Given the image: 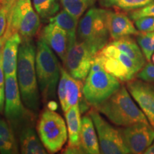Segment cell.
<instances>
[{"mask_svg":"<svg viewBox=\"0 0 154 154\" xmlns=\"http://www.w3.org/2000/svg\"><path fill=\"white\" fill-rule=\"evenodd\" d=\"M35 59L36 46L32 39L22 41L19 50L17 82L23 103L32 112H37L40 107Z\"/></svg>","mask_w":154,"mask_h":154,"instance_id":"obj_1","label":"cell"},{"mask_svg":"<svg viewBox=\"0 0 154 154\" xmlns=\"http://www.w3.org/2000/svg\"><path fill=\"white\" fill-rule=\"evenodd\" d=\"M95 109L119 126L126 127L140 122L149 124L145 114L124 86Z\"/></svg>","mask_w":154,"mask_h":154,"instance_id":"obj_2","label":"cell"},{"mask_svg":"<svg viewBox=\"0 0 154 154\" xmlns=\"http://www.w3.org/2000/svg\"><path fill=\"white\" fill-rule=\"evenodd\" d=\"M36 72L42 100L50 101L56 97L61 75V66L54 51L39 37L36 46Z\"/></svg>","mask_w":154,"mask_h":154,"instance_id":"obj_3","label":"cell"},{"mask_svg":"<svg viewBox=\"0 0 154 154\" xmlns=\"http://www.w3.org/2000/svg\"><path fill=\"white\" fill-rule=\"evenodd\" d=\"M121 86L118 79L107 72L95 56L83 85V94L88 105L96 107L118 91Z\"/></svg>","mask_w":154,"mask_h":154,"instance_id":"obj_4","label":"cell"},{"mask_svg":"<svg viewBox=\"0 0 154 154\" xmlns=\"http://www.w3.org/2000/svg\"><path fill=\"white\" fill-rule=\"evenodd\" d=\"M109 10L93 7L80 19L77 29V39L85 42L96 52L108 44L110 34L108 27Z\"/></svg>","mask_w":154,"mask_h":154,"instance_id":"obj_5","label":"cell"},{"mask_svg":"<svg viewBox=\"0 0 154 154\" xmlns=\"http://www.w3.org/2000/svg\"><path fill=\"white\" fill-rule=\"evenodd\" d=\"M37 134L49 153L60 151L68 139V130L64 120L49 108L44 109L38 118Z\"/></svg>","mask_w":154,"mask_h":154,"instance_id":"obj_6","label":"cell"},{"mask_svg":"<svg viewBox=\"0 0 154 154\" xmlns=\"http://www.w3.org/2000/svg\"><path fill=\"white\" fill-rule=\"evenodd\" d=\"M40 17L32 5V0H15L9 15L7 28L18 32L24 40H30L39 31Z\"/></svg>","mask_w":154,"mask_h":154,"instance_id":"obj_7","label":"cell"},{"mask_svg":"<svg viewBox=\"0 0 154 154\" xmlns=\"http://www.w3.org/2000/svg\"><path fill=\"white\" fill-rule=\"evenodd\" d=\"M96 57L101 61L107 72L121 82H128L133 79L142 69L111 43H108L98 51Z\"/></svg>","mask_w":154,"mask_h":154,"instance_id":"obj_8","label":"cell"},{"mask_svg":"<svg viewBox=\"0 0 154 154\" xmlns=\"http://www.w3.org/2000/svg\"><path fill=\"white\" fill-rule=\"evenodd\" d=\"M5 115L11 127L19 129L31 123L33 112L25 106L21 97L17 74L5 76Z\"/></svg>","mask_w":154,"mask_h":154,"instance_id":"obj_9","label":"cell"},{"mask_svg":"<svg viewBox=\"0 0 154 154\" xmlns=\"http://www.w3.org/2000/svg\"><path fill=\"white\" fill-rule=\"evenodd\" d=\"M88 114L91 117L95 126L101 153H130L124 144L121 130L116 129L106 121L96 109H91Z\"/></svg>","mask_w":154,"mask_h":154,"instance_id":"obj_10","label":"cell"},{"mask_svg":"<svg viewBox=\"0 0 154 154\" xmlns=\"http://www.w3.org/2000/svg\"><path fill=\"white\" fill-rule=\"evenodd\" d=\"M96 53L85 42L77 39L69 48L63 62L64 68L74 79L84 81L90 72Z\"/></svg>","mask_w":154,"mask_h":154,"instance_id":"obj_11","label":"cell"},{"mask_svg":"<svg viewBox=\"0 0 154 154\" xmlns=\"http://www.w3.org/2000/svg\"><path fill=\"white\" fill-rule=\"evenodd\" d=\"M57 94L63 112L71 107L79 105L81 113L88 109V103L83 94L82 81L77 80L69 74L66 69L61 67V75L57 87Z\"/></svg>","mask_w":154,"mask_h":154,"instance_id":"obj_12","label":"cell"},{"mask_svg":"<svg viewBox=\"0 0 154 154\" xmlns=\"http://www.w3.org/2000/svg\"><path fill=\"white\" fill-rule=\"evenodd\" d=\"M120 130L130 153H143L154 140V128L150 124L140 122Z\"/></svg>","mask_w":154,"mask_h":154,"instance_id":"obj_13","label":"cell"},{"mask_svg":"<svg viewBox=\"0 0 154 154\" xmlns=\"http://www.w3.org/2000/svg\"><path fill=\"white\" fill-rule=\"evenodd\" d=\"M127 82V89L154 128V86L140 79Z\"/></svg>","mask_w":154,"mask_h":154,"instance_id":"obj_14","label":"cell"},{"mask_svg":"<svg viewBox=\"0 0 154 154\" xmlns=\"http://www.w3.org/2000/svg\"><path fill=\"white\" fill-rule=\"evenodd\" d=\"M40 37L63 62L70 46V41L66 32L57 25L49 22L42 29Z\"/></svg>","mask_w":154,"mask_h":154,"instance_id":"obj_15","label":"cell"},{"mask_svg":"<svg viewBox=\"0 0 154 154\" xmlns=\"http://www.w3.org/2000/svg\"><path fill=\"white\" fill-rule=\"evenodd\" d=\"M81 111L79 105L71 107L65 112L69 143L63 153H83L80 147V134L82 130Z\"/></svg>","mask_w":154,"mask_h":154,"instance_id":"obj_16","label":"cell"},{"mask_svg":"<svg viewBox=\"0 0 154 154\" xmlns=\"http://www.w3.org/2000/svg\"><path fill=\"white\" fill-rule=\"evenodd\" d=\"M108 27L110 37L113 40L138 34L130 17L120 11H109Z\"/></svg>","mask_w":154,"mask_h":154,"instance_id":"obj_17","label":"cell"},{"mask_svg":"<svg viewBox=\"0 0 154 154\" xmlns=\"http://www.w3.org/2000/svg\"><path fill=\"white\" fill-rule=\"evenodd\" d=\"M19 142L20 151L23 154L48 153L32 123H28L20 127Z\"/></svg>","mask_w":154,"mask_h":154,"instance_id":"obj_18","label":"cell"},{"mask_svg":"<svg viewBox=\"0 0 154 154\" xmlns=\"http://www.w3.org/2000/svg\"><path fill=\"white\" fill-rule=\"evenodd\" d=\"M22 38L18 32H14L7 40L3 49L2 61L5 76L17 74L19 50Z\"/></svg>","mask_w":154,"mask_h":154,"instance_id":"obj_19","label":"cell"},{"mask_svg":"<svg viewBox=\"0 0 154 154\" xmlns=\"http://www.w3.org/2000/svg\"><path fill=\"white\" fill-rule=\"evenodd\" d=\"M80 147L83 153H101L99 139L95 126L89 114L82 119V130L80 134Z\"/></svg>","mask_w":154,"mask_h":154,"instance_id":"obj_20","label":"cell"},{"mask_svg":"<svg viewBox=\"0 0 154 154\" xmlns=\"http://www.w3.org/2000/svg\"><path fill=\"white\" fill-rule=\"evenodd\" d=\"M111 43L116 46L121 51L126 54L127 56H128L141 68H143L144 65L146 64V59L141 49L138 44L134 41V38L130 37V36L113 40Z\"/></svg>","mask_w":154,"mask_h":154,"instance_id":"obj_21","label":"cell"},{"mask_svg":"<svg viewBox=\"0 0 154 154\" xmlns=\"http://www.w3.org/2000/svg\"><path fill=\"white\" fill-rule=\"evenodd\" d=\"M19 153L18 143L10 124L0 116V153Z\"/></svg>","mask_w":154,"mask_h":154,"instance_id":"obj_22","label":"cell"},{"mask_svg":"<svg viewBox=\"0 0 154 154\" xmlns=\"http://www.w3.org/2000/svg\"><path fill=\"white\" fill-rule=\"evenodd\" d=\"M49 20L50 23L57 25L66 32L70 41V45L76 41L79 19L63 9L54 17H51Z\"/></svg>","mask_w":154,"mask_h":154,"instance_id":"obj_23","label":"cell"},{"mask_svg":"<svg viewBox=\"0 0 154 154\" xmlns=\"http://www.w3.org/2000/svg\"><path fill=\"white\" fill-rule=\"evenodd\" d=\"M34 8L42 19H49L60 9L57 0H32Z\"/></svg>","mask_w":154,"mask_h":154,"instance_id":"obj_24","label":"cell"},{"mask_svg":"<svg viewBox=\"0 0 154 154\" xmlns=\"http://www.w3.org/2000/svg\"><path fill=\"white\" fill-rule=\"evenodd\" d=\"M60 2L63 9L77 19L82 16L88 7L92 5L88 0H60Z\"/></svg>","mask_w":154,"mask_h":154,"instance_id":"obj_25","label":"cell"},{"mask_svg":"<svg viewBox=\"0 0 154 154\" xmlns=\"http://www.w3.org/2000/svg\"><path fill=\"white\" fill-rule=\"evenodd\" d=\"M138 46L146 59L150 61L154 52V32H138L136 35Z\"/></svg>","mask_w":154,"mask_h":154,"instance_id":"obj_26","label":"cell"},{"mask_svg":"<svg viewBox=\"0 0 154 154\" xmlns=\"http://www.w3.org/2000/svg\"><path fill=\"white\" fill-rule=\"evenodd\" d=\"M15 0H3L0 5V37L5 34L8 25L9 15Z\"/></svg>","mask_w":154,"mask_h":154,"instance_id":"obj_27","label":"cell"},{"mask_svg":"<svg viewBox=\"0 0 154 154\" xmlns=\"http://www.w3.org/2000/svg\"><path fill=\"white\" fill-rule=\"evenodd\" d=\"M153 2L154 0H116L114 7L125 11H133L143 8Z\"/></svg>","mask_w":154,"mask_h":154,"instance_id":"obj_28","label":"cell"},{"mask_svg":"<svg viewBox=\"0 0 154 154\" xmlns=\"http://www.w3.org/2000/svg\"><path fill=\"white\" fill-rule=\"evenodd\" d=\"M135 26L140 32H154V17H143L134 21Z\"/></svg>","mask_w":154,"mask_h":154,"instance_id":"obj_29","label":"cell"},{"mask_svg":"<svg viewBox=\"0 0 154 154\" xmlns=\"http://www.w3.org/2000/svg\"><path fill=\"white\" fill-rule=\"evenodd\" d=\"M128 17L133 21L143 17H154V2L146 7L130 11Z\"/></svg>","mask_w":154,"mask_h":154,"instance_id":"obj_30","label":"cell"},{"mask_svg":"<svg viewBox=\"0 0 154 154\" xmlns=\"http://www.w3.org/2000/svg\"><path fill=\"white\" fill-rule=\"evenodd\" d=\"M138 79L149 83H154V63H148L136 74Z\"/></svg>","mask_w":154,"mask_h":154,"instance_id":"obj_31","label":"cell"},{"mask_svg":"<svg viewBox=\"0 0 154 154\" xmlns=\"http://www.w3.org/2000/svg\"><path fill=\"white\" fill-rule=\"evenodd\" d=\"M3 49L0 52V113L5 109V74L2 61Z\"/></svg>","mask_w":154,"mask_h":154,"instance_id":"obj_32","label":"cell"},{"mask_svg":"<svg viewBox=\"0 0 154 154\" xmlns=\"http://www.w3.org/2000/svg\"><path fill=\"white\" fill-rule=\"evenodd\" d=\"M12 34L14 33H12L9 29L7 28V30H6L5 34L0 37V52H1V51L3 49L4 47H5V44L6 43V42H7V40L8 39L9 36H10Z\"/></svg>","mask_w":154,"mask_h":154,"instance_id":"obj_33","label":"cell"},{"mask_svg":"<svg viewBox=\"0 0 154 154\" xmlns=\"http://www.w3.org/2000/svg\"><path fill=\"white\" fill-rule=\"evenodd\" d=\"M116 0H99L100 5L103 7H113Z\"/></svg>","mask_w":154,"mask_h":154,"instance_id":"obj_34","label":"cell"},{"mask_svg":"<svg viewBox=\"0 0 154 154\" xmlns=\"http://www.w3.org/2000/svg\"><path fill=\"white\" fill-rule=\"evenodd\" d=\"M144 154H154V143L151 144L143 152Z\"/></svg>","mask_w":154,"mask_h":154,"instance_id":"obj_35","label":"cell"},{"mask_svg":"<svg viewBox=\"0 0 154 154\" xmlns=\"http://www.w3.org/2000/svg\"><path fill=\"white\" fill-rule=\"evenodd\" d=\"M151 59H152V61H153V63H154V54H153V55L152 56V57H151Z\"/></svg>","mask_w":154,"mask_h":154,"instance_id":"obj_36","label":"cell"},{"mask_svg":"<svg viewBox=\"0 0 154 154\" xmlns=\"http://www.w3.org/2000/svg\"><path fill=\"white\" fill-rule=\"evenodd\" d=\"M88 1L91 2V3L92 4V5H93V4L94 3V2H95V0H88Z\"/></svg>","mask_w":154,"mask_h":154,"instance_id":"obj_37","label":"cell"},{"mask_svg":"<svg viewBox=\"0 0 154 154\" xmlns=\"http://www.w3.org/2000/svg\"><path fill=\"white\" fill-rule=\"evenodd\" d=\"M2 1H3V0H0V5H1L2 2Z\"/></svg>","mask_w":154,"mask_h":154,"instance_id":"obj_38","label":"cell"}]
</instances>
